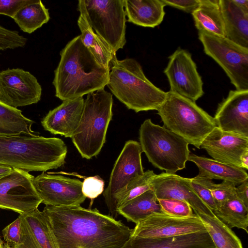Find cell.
Wrapping results in <instances>:
<instances>
[{
    "label": "cell",
    "instance_id": "6da1fadb",
    "mask_svg": "<svg viewBox=\"0 0 248 248\" xmlns=\"http://www.w3.org/2000/svg\"><path fill=\"white\" fill-rule=\"evenodd\" d=\"M47 217L59 248H122L132 229L96 208L80 205H46Z\"/></svg>",
    "mask_w": 248,
    "mask_h": 248
},
{
    "label": "cell",
    "instance_id": "7a4b0ae2",
    "mask_svg": "<svg viewBox=\"0 0 248 248\" xmlns=\"http://www.w3.org/2000/svg\"><path fill=\"white\" fill-rule=\"evenodd\" d=\"M60 56L52 83L55 96L62 101L83 97L107 85L109 68L97 62L83 44L80 35L66 44Z\"/></svg>",
    "mask_w": 248,
    "mask_h": 248
},
{
    "label": "cell",
    "instance_id": "3957f363",
    "mask_svg": "<svg viewBox=\"0 0 248 248\" xmlns=\"http://www.w3.org/2000/svg\"><path fill=\"white\" fill-rule=\"evenodd\" d=\"M67 148L57 138L0 135V164L28 172H45L65 163Z\"/></svg>",
    "mask_w": 248,
    "mask_h": 248
},
{
    "label": "cell",
    "instance_id": "277c9868",
    "mask_svg": "<svg viewBox=\"0 0 248 248\" xmlns=\"http://www.w3.org/2000/svg\"><path fill=\"white\" fill-rule=\"evenodd\" d=\"M107 86L121 102L136 112L157 110L167 94L147 78L136 60H119L116 55L110 62Z\"/></svg>",
    "mask_w": 248,
    "mask_h": 248
},
{
    "label": "cell",
    "instance_id": "5b68a950",
    "mask_svg": "<svg viewBox=\"0 0 248 248\" xmlns=\"http://www.w3.org/2000/svg\"><path fill=\"white\" fill-rule=\"evenodd\" d=\"M157 111L164 127L198 149L217 126L214 117L195 102L170 91Z\"/></svg>",
    "mask_w": 248,
    "mask_h": 248
},
{
    "label": "cell",
    "instance_id": "8992f818",
    "mask_svg": "<svg viewBox=\"0 0 248 248\" xmlns=\"http://www.w3.org/2000/svg\"><path fill=\"white\" fill-rule=\"evenodd\" d=\"M112 95L104 89L87 94L79 124L71 138L83 158L91 159L101 150L112 116Z\"/></svg>",
    "mask_w": 248,
    "mask_h": 248
},
{
    "label": "cell",
    "instance_id": "52a82bcc",
    "mask_svg": "<svg viewBox=\"0 0 248 248\" xmlns=\"http://www.w3.org/2000/svg\"><path fill=\"white\" fill-rule=\"evenodd\" d=\"M139 140L142 152L155 167L169 174L185 168L189 144L164 126L145 120L139 130Z\"/></svg>",
    "mask_w": 248,
    "mask_h": 248
},
{
    "label": "cell",
    "instance_id": "ba28073f",
    "mask_svg": "<svg viewBox=\"0 0 248 248\" xmlns=\"http://www.w3.org/2000/svg\"><path fill=\"white\" fill-rule=\"evenodd\" d=\"M78 10L114 54L124 47L126 19L123 0H80Z\"/></svg>",
    "mask_w": 248,
    "mask_h": 248
},
{
    "label": "cell",
    "instance_id": "9c48e42d",
    "mask_svg": "<svg viewBox=\"0 0 248 248\" xmlns=\"http://www.w3.org/2000/svg\"><path fill=\"white\" fill-rule=\"evenodd\" d=\"M205 53L223 69L236 90H248V48L223 37L199 31Z\"/></svg>",
    "mask_w": 248,
    "mask_h": 248
},
{
    "label": "cell",
    "instance_id": "30bf717a",
    "mask_svg": "<svg viewBox=\"0 0 248 248\" xmlns=\"http://www.w3.org/2000/svg\"><path fill=\"white\" fill-rule=\"evenodd\" d=\"M139 142L129 140L126 141L118 156L111 171L107 188L103 196L110 216L116 218L118 209L117 197L132 181L144 173L142 165V153Z\"/></svg>",
    "mask_w": 248,
    "mask_h": 248
},
{
    "label": "cell",
    "instance_id": "8fae6325",
    "mask_svg": "<svg viewBox=\"0 0 248 248\" xmlns=\"http://www.w3.org/2000/svg\"><path fill=\"white\" fill-rule=\"evenodd\" d=\"M34 178L28 171L16 168L0 177V209L19 215L38 209L42 200L33 185Z\"/></svg>",
    "mask_w": 248,
    "mask_h": 248
},
{
    "label": "cell",
    "instance_id": "7c38bea8",
    "mask_svg": "<svg viewBox=\"0 0 248 248\" xmlns=\"http://www.w3.org/2000/svg\"><path fill=\"white\" fill-rule=\"evenodd\" d=\"M164 73L170 91L196 102L204 94L203 82L191 54L178 47L169 57Z\"/></svg>",
    "mask_w": 248,
    "mask_h": 248
},
{
    "label": "cell",
    "instance_id": "4fadbf2b",
    "mask_svg": "<svg viewBox=\"0 0 248 248\" xmlns=\"http://www.w3.org/2000/svg\"><path fill=\"white\" fill-rule=\"evenodd\" d=\"M207 232L199 216L178 217L164 213L151 215L136 224L130 237L163 238Z\"/></svg>",
    "mask_w": 248,
    "mask_h": 248
},
{
    "label": "cell",
    "instance_id": "5bb4252c",
    "mask_svg": "<svg viewBox=\"0 0 248 248\" xmlns=\"http://www.w3.org/2000/svg\"><path fill=\"white\" fill-rule=\"evenodd\" d=\"M42 87L31 73L20 68L0 72V101L17 108L38 103Z\"/></svg>",
    "mask_w": 248,
    "mask_h": 248
},
{
    "label": "cell",
    "instance_id": "9a60e30c",
    "mask_svg": "<svg viewBox=\"0 0 248 248\" xmlns=\"http://www.w3.org/2000/svg\"><path fill=\"white\" fill-rule=\"evenodd\" d=\"M33 185L46 205H80L86 199L82 182L77 179L43 172L34 178Z\"/></svg>",
    "mask_w": 248,
    "mask_h": 248
},
{
    "label": "cell",
    "instance_id": "2e32d148",
    "mask_svg": "<svg viewBox=\"0 0 248 248\" xmlns=\"http://www.w3.org/2000/svg\"><path fill=\"white\" fill-rule=\"evenodd\" d=\"M200 148L215 160L242 168L240 158L248 151V137L216 126L203 140Z\"/></svg>",
    "mask_w": 248,
    "mask_h": 248
},
{
    "label": "cell",
    "instance_id": "e0dca14e",
    "mask_svg": "<svg viewBox=\"0 0 248 248\" xmlns=\"http://www.w3.org/2000/svg\"><path fill=\"white\" fill-rule=\"evenodd\" d=\"M214 118L222 130L248 137V90H231Z\"/></svg>",
    "mask_w": 248,
    "mask_h": 248
},
{
    "label": "cell",
    "instance_id": "ac0fdd59",
    "mask_svg": "<svg viewBox=\"0 0 248 248\" xmlns=\"http://www.w3.org/2000/svg\"><path fill=\"white\" fill-rule=\"evenodd\" d=\"M151 186L157 200L174 199L184 201L189 204L195 214L214 216L212 211L191 188L189 178L176 174L163 172L156 175L151 182Z\"/></svg>",
    "mask_w": 248,
    "mask_h": 248
},
{
    "label": "cell",
    "instance_id": "d6986e66",
    "mask_svg": "<svg viewBox=\"0 0 248 248\" xmlns=\"http://www.w3.org/2000/svg\"><path fill=\"white\" fill-rule=\"evenodd\" d=\"M21 238L11 248H59L45 214L36 209L28 214L19 215Z\"/></svg>",
    "mask_w": 248,
    "mask_h": 248
},
{
    "label": "cell",
    "instance_id": "ffe728a7",
    "mask_svg": "<svg viewBox=\"0 0 248 248\" xmlns=\"http://www.w3.org/2000/svg\"><path fill=\"white\" fill-rule=\"evenodd\" d=\"M84 103L83 97L63 101L43 118V127L54 135L71 138L80 121Z\"/></svg>",
    "mask_w": 248,
    "mask_h": 248
},
{
    "label": "cell",
    "instance_id": "44dd1931",
    "mask_svg": "<svg viewBox=\"0 0 248 248\" xmlns=\"http://www.w3.org/2000/svg\"><path fill=\"white\" fill-rule=\"evenodd\" d=\"M122 248H215L207 232L163 238L130 237Z\"/></svg>",
    "mask_w": 248,
    "mask_h": 248
},
{
    "label": "cell",
    "instance_id": "7402d4cb",
    "mask_svg": "<svg viewBox=\"0 0 248 248\" xmlns=\"http://www.w3.org/2000/svg\"><path fill=\"white\" fill-rule=\"evenodd\" d=\"M123 3L129 22L155 28L164 19L166 5L162 0H123Z\"/></svg>",
    "mask_w": 248,
    "mask_h": 248
},
{
    "label": "cell",
    "instance_id": "603a6c76",
    "mask_svg": "<svg viewBox=\"0 0 248 248\" xmlns=\"http://www.w3.org/2000/svg\"><path fill=\"white\" fill-rule=\"evenodd\" d=\"M225 37L248 48V14L240 10L232 0H219Z\"/></svg>",
    "mask_w": 248,
    "mask_h": 248
},
{
    "label": "cell",
    "instance_id": "cb8c5ba5",
    "mask_svg": "<svg viewBox=\"0 0 248 248\" xmlns=\"http://www.w3.org/2000/svg\"><path fill=\"white\" fill-rule=\"evenodd\" d=\"M188 161L194 163L198 167V175L213 180L221 179L233 182L235 185L248 180L245 170L224 164L213 159L190 154Z\"/></svg>",
    "mask_w": 248,
    "mask_h": 248
},
{
    "label": "cell",
    "instance_id": "d4e9b609",
    "mask_svg": "<svg viewBox=\"0 0 248 248\" xmlns=\"http://www.w3.org/2000/svg\"><path fill=\"white\" fill-rule=\"evenodd\" d=\"M219 0H200L198 7L191 14L199 31L225 37V31Z\"/></svg>",
    "mask_w": 248,
    "mask_h": 248
},
{
    "label": "cell",
    "instance_id": "484cf974",
    "mask_svg": "<svg viewBox=\"0 0 248 248\" xmlns=\"http://www.w3.org/2000/svg\"><path fill=\"white\" fill-rule=\"evenodd\" d=\"M154 191L149 189L118 209V214L127 221L137 224L152 214L163 213Z\"/></svg>",
    "mask_w": 248,
    "mask_h": 248
},
{
    "label": "cell",
    "instance_id": "4316f807",
    "mask_svg": "<svg viewBox=\"0 0 248 248\" xmlns=\"http://www.w3.org/2000/svg\"><path fill=\"white\" fill-rule=\"evenodd\" d=\"M34 123L24 116L21 110L0 101V135H38L31 129Z\"/></svg>",
    "mask_w": 248,
    "mask_h": 248
},
{
    "label": "cell",
    "instance_id": "83f0119b",
    "mask_svg": "<svg viewBox=\"0 0 248 248\" xmlns=\"http://www.w3.org/2000/svg\"><path fill=\"white\" fill-rule=\"evenodd\" d=\"M212 212L230 229L237 228L248 232V208L238 198L217 205Z\"/></svg>",
    "mask_w": 248,
    "mask_h": 248
},
{
    "label": "cell",
    "instance_id": "f1b7e54d",
    "mask_svg": "<svg viewBox=\"0 0 248 248\" xmlns=\"http://www.w3.org/2000/svg\"><path fill=\"white\" fill-rule=\"evenodd\" d=\"M197 215L203 222L215 248H243L240 239L234 232L214 215Z\"/></svg>",
    "mask_w": 248,
    "mask_h": 248
},
{
    "label": "cell",
    "instance_id": "f546056e",
    "mask_svg": "<svg viewBox=\"0 0 248 248\" xmlns=\"http://www.w3.org/2000/svg\"><path fill=\"white\" fill-rule=\"evenodd\" d=\"M78 25L81 31V40L84 46L101 66L109 68L110 62L116 54L112 52L109 47L93 31L81 15L78 18Z\"/></svg>",
    "mask_w": 248,
    "mask_h": 248
},
{
    "label": "cell",
    "instance_id": "4dcf8cb0",
    "mask_svg": "<svg viewBox=\"0 0 248 248\" xmlns=\"http://www.w3.org/2000/svg\"><path fill=\"white\" fill-rule=\"evenodd\" d=\"M21 30L31 33L50 19L48 9L40 0L21 8L13 18Z\"/></svg>",
    "mask_w": 248,
    "mask_h": 248
},
{
    "label": "cell",
    "instance_id": "1f68e13d",
    "mask_svg": "<svg viewBox=\"0 0 248 248\" xmlns=\"http://www.w3.org/2000/svg\"><path fill=\"white\" fill-rule=\"evenodd\" d=\"M153 170H147L142 175L130 183L117 197V209L133 199L151 189V182L156 176Z\"/></svg>",
    "mask_w": 248,
    "mask_h": 248
},
{
    "label": "cell",
    "instance_id": "d6a6232c",
    "mask_svg": "<svg viewBox=\"0 0 248 248\" xmlns=\"http://www.w3.org/2000/svg\"><path fill=\"white\" fill-rule=\"evenodd\" d=\"M213 183L212 179L199 175L189 178L190 186L194 192L212 211L217 208L210 189Z\"/></svg>",
    "mask_w": 248,
    "mask_h": 248
},
{
    "label": "cell",
    "instance_id": "836d02e7",
    "mask_svg": "<svg viewBox=\"0 0 248 248\" xmlns=\"http://www.w3.org/2000/svg\"><path fill=\"white\" fill-rule=\"evenodd\" d=\"M162 211L170 216L178 217H189L194 216L191 206L187 202L174 199H157Z\"/></svg>",
    "mask_w": 248,
    "mask_h": 248
},
{
    "label": "cell",
    "instance_id": "e575fe53",
    "mask_svg": "<svg viewBox=\"0 0 248 248\" xmlns=\"http://www.w3.org/2000/svg\"><path fill=\"white\" fill-rule=\"evenodd\" d=\"M27 40L18 31L6 29L0 25V50L23 47Z\"/></svg>",
    "mask_w": 248,
    "mask_h": 248
},
{
    "label": "cell",
    "instance_id": "d590c367",
    "mask_svg": "<svg viewBox=\"0 0 248 248\" xmlns=\"http://www.w3.org/2000/svg\"><path fill=\"white\" fill-rule=\"evenodd\" d=\"M235 186L229 181H223L219 184L214 183L212 184L210 189L216 206L229 200L237 198Z\"/></svg>",
    "mask_w": 248,
    "mask_h": 248
},
{
    "label": "cell",
    "instance_id": "8d00e7d4",
    "mask_svg": "<svg viewBox=\"0 0 248 248\" xmlns=\"http://www.w3.org/2000/svg\"><path fill=\"white\" fill-rule=\"evenodd\" d=\"M104 182L99 176L86 177L82 182V192L92 201L104 191Z\"/></svg>",
    "mask_w": 248,
    "mask_h": 248
},
{
    "label": "cell",
    "instance_id": "74e56055",
    "mask_svg": "<svg viewBox=\"0 0 248 248\" xmlns=\"http://www.w3.org/2000/svg\"><path fill=\"white\" fill-rule=\"evenodd\" d=\"M2 233L5 242L11 248L16 245L21 238L20 220L19 217L6 226L2 230Z\"/></svg>",
    "mask_w": 248,
    "mask_h": 248
},
{
    "label": "cell",
    "instance_id": "f35d334b",
    "mask_svg": "<svg viewBox=\"0 0 248 248\" xmlns=\"http://www.w3.org/2000/svg\"><path fill=\"white\" fill-rule=\"evenodd\" d=\"M36 1V0H0V14L13 18L21 8Z\"/></svg>",
    "mask_w": 248,
    "mask_h": 248
},
{
    "label": "cell",
    "instance_id": "ab89813d",
    "mask_svg": "<svg viewBox=\"0 0 248 248\" xmlns=\"http://www.w3.org/2000/svg\"><path fill=\"white\" fill-rule=\"evenodd\" d=\"M165 5L192 13L199 6L200 0H162Z\"/></svg>",
    "mask_w": 248,
    "mask_h": 248
},
{
    "label": "cell",
    "instance_id": "60d3db41",
    "mask_svg": "<svg viewBox=\"0 0 248 248\" xmlns=\"http://www.w3.org/2000/svg\"><path fill=\"white\" fill-rule=\"evenodd\" d=\"M236 193L237 198L248 208V180L236 187Z\"/></svg>",
    "mask_w": 248,
    "mask_h": 248
},
{
    "label": "cell",
    "instance_id": "b9f144b4",
    "mask_svg": "<svg viewBox=\"0 0 248 248\" xmlns=\"http://www.w3.org/2000/svg\"><path fill=\"white\" fill-rule=\"evenodd\" d=\"M232 1L240 10L248 14V0H232Z\"/></svg>",
    "mask_w": 248,
    "mask_h": 248
},
{
    "label": "cell",
    "instance_id": "7bdbcfd3",
    "mask_svg": "<svg viewBox=\"0 0 248 248\" xmlns=\"http://www.w3.org/2000/svg\"><path fill=\"white\" fill-rule=\"evenodd\" d=\"M241 168L244 170L248 169V151L245 152L240 158Z\"/></svg>",
    "mask_w": 248,
    "mask_h": 248
},
{
    "label": "cell",
    "instance_id": "ee69618b",
    "mask_svg": "<svg viewBox=\"0 0 248 248\" xmlns=\"http://www.w3.org/2000/svg\"><path fill=\"white\" fill-rule=\"evenodd\" d=\"M13 168L9 166L0 164V178L11 172Z\"/></svg>",
    "mask_w": 248,
    "mask_h": 248
},
{
    "label": "cell",
    "instance_id": "f6af8a7d",
    "mask_svg": "<svg viewBox=\"0 0 248 248\" xmlns=\"http://www.w3.org/2000/svg\"><path fill=\"white\" fill-rule=\"evenodd\" d=\"M3 248H11L10 246L6 242L3 243Z\"/></svg>",
    "mask_w": 248,
    "mask_h": 248
},
{
    "label": "cell",
    "instance_id": "bcb514c9",
    "mask_svg": "<svg viewBox=\"0 0 248 248\" xmlns=\"http://www.w3.org/2000/svg\"><path fill=\"white\" fill-rule=\"evenodd\" d=\"M3 243V241L2 240L0 236V245Z\"/></svg>",
    "mask_w": 248,
    "mask_h": 248
},
{
    "label": "cell",
    "instance_id": "7dc6e473",
    "mask_svg": "<svg viewBox=\"0 0 248 248\" xmlns=\"http://www.w3.org/2000/svg\"><path fill=\"white\" fill-rule=\"evenodd\" d=\"M3 243H4V242H3ZM3 243L0 245V248H3Z\"/></svg>",
    "mask_w": 248,
    "mask_h": 248
}]
</instances>
